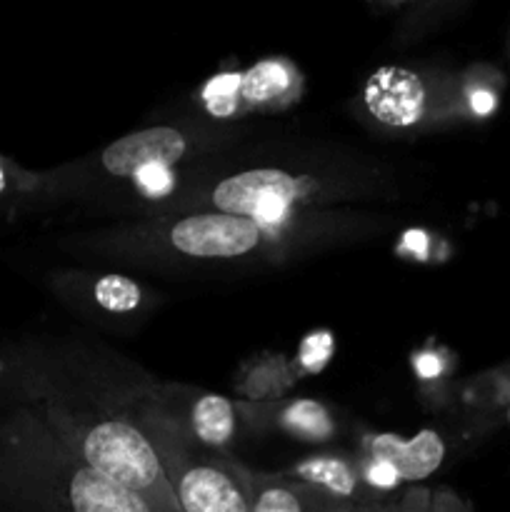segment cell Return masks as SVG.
<instances>
[{
	"mask_svg": "<svg viewBox=\"0 0 510 512\" xmlns=\"http://www.w3.org/2000/svg\"><path fill=\"white\" fill-rule=\"evenodd\" d=\"M360 228H373L370 215L350 210H320L288 218L198 210L108 225L73 240L75 248L103 258L138 265H223L243 260H283L320 243L353 238Z\"/></svg>",
	"mask_w": 510,
	"mask_h": 512,
	"instance_id": "6da1fadb",
	"label": "cell"
},
{
	"mask_svg": "<svg viewBox=\"0 0 510 512\" xmlns=\"http://www.w3.org/2000/svg\"><path fill=\"white\" fill-rule=\"evenodd\" d=\"M0 498L13 512H155L65 448L0 388Z\"/></svg>",
	"mask_w": 510,
	"mask_h": 512,
	"instance_id": "7a4b0ae2",
	"label": "cell"
},
{
	"mask_svg": "<svg viewBox=\"0 0 510 512\" xmlns=\"http://www.w3.org/2000/svg\"><path fill=\"white\" fill-rule=\"evenodd\" d=\"M383 180L375 168L355 163L315 160L313 165H253L220 175L215 183L198 185L168 200L160 215L220 213L250 215V218H288L300 213L340 210L335 205L363 195H378Z\"/></svg>",
	"mask_w": 510,
	"mask_h": 512,
	"instance_id": "3957f363",
	"label": "cell"
},
{
	"mask_svg": "<svg viewBox=\"0 0 510 512\" xmlns=\"http://www.w3.org/2000/svg\"><path fill=\"white\" fill-rule=\"evenodd\" d=\"M120 408L148 438L165 480L183 512H250L255 470L228 450H213L185 433L153 398L145 383L118 398Z\"/></svg>",
	"mask_w": 510,
	"mask_h": 512,
	"instance_id": "277c9868",
	"label": "cell"
},
{
	"mask_svg": "<svg viewBox=\"0 0 510 512\" xmlns=\"http://www.w3.org/2000/svg\"><path fill=\"white\" fill-rule=\"evenodd\" d=\"M218 135L198 125H150L113 140L90 163L45 170L43 205L78 198L95 180L133 183L145 200H155L153 180H173L175 168L213 145Z\"/></svg>",
	"mask_w": 510,
	"mask_h": 512,
	"instance_id": "5b68a950",
	"label": "cell"
},
{
	"mask_svg": "<svg viewBox=\"0 0 510 512\" xmlns=\"http://www.w3.org/2000/svg\"><path fill=\"white\" fill-rule=\"evenodd\" d=\"M363 103L375 123L388 128H433L440 123H465L460 108L458 75L443 70H410L400 65L378 68L363 88Z\"/></svg>",
	"mask_w": 510,
	"mask_h": 512,
	"instance_id": "8992f818",
	"label": "cell"
},
{
	"mask_svg": "<svg viewBox=\"0 0 510 512\" xmlns=\"http://www.w3.org/2000/svg\"><path fill=\"white\" fill-rule=\"evenodd\" d=\"M145 388L185 433L213 450H228V445L238 440L240 430L248 428L245 400L180 383H145Z\"/></svg>",
	"mask_w": 510,
	"mask_h": 512,
	"instance_id": "52a82bcc",
	"label": "cell"
},
{
	"mask_svg": "<svg viewBox=\"0 0 510 512\" xmlns=\"http://www.w3.org/2000/svg\"><path fill=\"white\" fill-rule=\"evenodd\" d=\"M363 458L383 465L400 485L428 480L445 460V440L435 430H420L415 438L375 433L363 440Z\"/></svg>",
	"mask_w": 510,
	"mask_h": 512,
	"instance_id": "ba28073f",
	"label": "cell"
},
{
	"mask_svg": "<svg viewBox=\"0 0 510 512\" xmlns=\"http://www.w3.org/2000/svg\"><path fill=\"white\" fill-rule=\"evenodd\" d=\"M248 428H275L303 443H328L338 433L333 413L323 403L310 398L270 400V403H248L245 400Z\"/></svg>",
	"mask_w": 510,
	"mask_h": 512,
	"instance_id": "9c48e42d",
	"label": "cell"
},
{
	"mask_svg": "<svg viewBox=\"0 0 510 512\" xmlns=\"http://www.w3.org/2000/svg\"><path fill=\"white\" fill-rule=\"evenodd\" d=\"M290 478H298L303 483L315 485L320 490H328L330 495L348 500L355 508L360 505H383L378 495L370 490L368 480H365L363 458L353 453H325V455H310L303 463L293 465V468L283 470Z\"/></svg>",
	"mask_w": 510,
	"mask_h": 512,
	"instance_id": "30bf717a",
	"label": "cell"
},
{
	"mask_svg": "<svg viewBox=\"0 0 510 512\" xmlns=\"http://www.w3.org/2000/svg\"><path fill=\"white\" fill-rule=\"evenodd\" d=\"M58 295L70 298L73 303H90L93 308L110 315H128L143 308L145 290L133 278L115 273H55L50 278Z\"/></svg>",
	"mask_w": 510,
	"mask_h": 512,
	"instance_id": "8fae6325",
	"label": "cell"
},
{
	"mask_svg": "<svg viewBox=\"0 0 510 512\" xmlns=\"http://www.w3.org/2000/svg\"><path fill=\"white\" fill-rule=\"evenodd\" d=\"M355 505L285 473L255 470L250 512H353Z\"/></svg>",
	"mask_w": 510,
	"mask_h": 512,
	"instance_id": "7c38bea8",
	"label": "cell"
},
{
	"mask_svg": "<svg viewBox=\"0 0 510 512\" xmlns=\"http://www.w3.org/2000/svg\"><path fill=\"white\" fill-rule=\"evenodd\" d=\"M460 80V108L463 120H488L498 113L500 93L505 88V75L493 65H470L458 75Z\"/></svg>",
	"mask_w": 510,
	"mask_h": 512,
	"instance_id": "4fadbf2b",
	"label": "cell"
},
{
	"mask_svg": "<svg viewBox=\"0 0 510 512\" xmlns=\"http://www.w3.org/2000/svg\"><path fill=\"white\" fill-rule=\"evenodd\" d=\"M45 173H33L18 165L15 160L0 155V215L30 213L43 205Z\"/></svg>",
	"mask_w": 510,
	"mask_h": 512,
	"instance_id": "5bb4252c",
	"label": "cell"
},
{
	"mask_svg": "<svg viewBox=\"0 0 510 512\" xmlns=\"http://www.w3.org/2000/svg\"><path fill=\"white\" fill-rule=\"evenodd\" d=\"M293 68L283 60H263L248 73L238 75L240 98L248 105H270L293 90Z\"/></svg>",
	"mask_w": 510,
	"mask_h": 512,
	"instance_id": "9a60e30c",
	"label": "cell"
},
{
	"mask_svg": "<svg viewBox=\"0 0 510 512\" xmlns=\"http://www.w3.org/2000/svg\"><path fill=\"white\" fill-rule=\"evenodd\" d=\"M390 512H475V508L448 485H410L390 500Z\"/></svg>",
	"mask_w": 510,
	"mask_h": 512,
	"instance_id": "2e32d148",
	"label": "cell"
},
{
	"mask_svg": "<svg viewBox=\"0 0 510 512\" xmlns=\"http://www.w3.org/2000/svg\"><path fill=\"white\" fill-rule=\"evenodd\" d=\"M293 383V370L285 365V360H263L250 368L240 383V395L248 403H270L278 400V393H283Z\"/></svg>",
	"mask_w": 510,
	"mask_h": 512,
	"instance_id": "e0dca14e",
	"label": "cell"
},
{
	"mask_svg": "<svg viewBox=\"0 0 510 512\" xmlns=\"http://www.w3.org/2000/svg\"><path fill=\"white\" fill-rule=\"evenodd\" d=\"M353 512H390V503H383V505H360V508H355Z\"/></svg>",
	"mask_w": 510,
	"mask_h": 512,
	"instance_id": "ac0fdd59",
	"label": "cell"
},
{
	"mask_svg": "<svg viewBox=\"0 0 510 512\" xmlns=\"http://www.w3.org/2000/svg\"><path fill=\"white\" fill-rule=\"evenodd\" d=\"M505 55H508V63H510V30H508V38H505Z\"/></svg>",
	"mask_w": 510,
	"mask_h": 512,
	"instance_id": "d6986e66",
	"label": "cell"
}]
</instances>
